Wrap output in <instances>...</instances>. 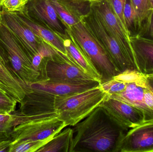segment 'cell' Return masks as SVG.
<instances>
[{
  "mask_svg": "<svg viewBox=\"0 0 153 152\" xmlns=\"http://www.w3.org/2000/svg\"><path fill=\"white\" fill-rule=\"evenodd\" d=\"M72 129L70 152H117L128 132L112 121L99 106Z\"/></svg>",
  "mask_w": 153,
  "mask_h": 152,
  "instance_id": "6da1fadb",
  "label": "cell"
},
{
  "mask_svg": "<svg viewBox=\"0 0 153 152\" xmlns=\"http://www.w3.org/2000/svg\"><path fill=\"white\" fill-rule=\"evenodd\" d=\"M0 58L13 76L24 85L39 81L40 73L32 62L17 36L2 22L0 24Z\"/></svg>",
  "mask_w": 153,
  "mask_h": 152,
  "instance_id": "7a4b0ae2",
  "label": "cell"
},
{
  "mask_svg": "<svg viewBox=\"0 0 153 152\" xmlns=\"http://www.w3.org/2000/svg\"><path fill=\"white\" fill-rule=\"evenodd\" d=\"M107 95L100 85L79 93L55 95V112L66 127H73L98 107Z\"/></svg>",
  "mask_w": 153,
  "mask_h": 152,
  "instance_id": "3957f363",
  "label": "cell"
},
{
  "mask_svg": "<svg viewBox=\"0 0 153 152\" xmlns=\"http://www.w3.org/2000/svg\"><path fill=\"white\" fill-rule=\"evenodd\" d=\"M67 29L71 39L83 52L101 77V84L120 74L105 49L82 20Z\"/></svg>",
  "mask_w": 153,
  "mask_h": 152,
  "instance_id": "277c9868",
  "label": "cell"
},
{
  "mask_svg": "<svg viewBox=\"0 0 153 152\" xmlns=\"http://www.w3.org/2000/svg\"><path fill=\"white\" fill-rule=\"evenodd\" d=\"M82 20L105 49L120 73L139 72L135 62L128 56L92 10L88 16Z\"/></svg>",
  "mask_w": 153,
  "mask_h": 152,
  "instance_id": "5b68a950",
  "label": "cell"
},
{
  "mask_svg": "<svg viewBox=\"0 0 153 152\" xmlns=\"http://www.w3.org/2000/svg\"><path fill=\"white\" fill-rule=\"evenodd\" d=\"M65 127V123L58 117L29 120L13 127L10 133L12 142L53 138Z\"/></svg>",
  "mask_w": 153,
  "mask_h": 152,
  "instance_id": "8992f818",
  "label": "cell"
},
{
  "mask_svg": "<svg viewBox=\"0 0 153 152\" xmlns=\"http://www.w3.org/2000/svg\"><path fill=\"white\" fill-rule=\"evenodd\" d=\"M92 79H95L75 63L57 58L43 60L39 81L72 82Z\"/></svg>",
  "mask_w": 153,
  "mask_h": 152,
  "instance_id": "52a82bcc",
  "label": "cell"
},
{
  "mask_svg": "<svg viewBox=\"0 0 153 152\" xmlns=\"http://www.w3.org/2000/svg\"><path fill=\"white\" fill-rule=\"evenodd\" d=\"M99 106L112 121L127 131L146 122L142 110L108 95Z\"/></svg>",
  "mask_w": 153,
  "mask_h": 152,
  "instance_id": "ba28073f",
  "label": "cell"
},
{
  "mask_svg": "<svg viewBox=\"0 0 153 152\" xmlns=\"http://www.w3.org/2000/svg\"><path fill=\"white\" fill-rule=\"evenodd\" d=\"M21 11L36 23L48 27L61 37L66 35L67 29L49 0H28Z\"/></svg>",
  "mask_w": 153,
  "mask_h": 152,
  "instance_id": "9c48e42d",
  "label": "cell"
},
{
  "mask_svg": "<svg viewBox=\"0 0 153 152\" xmlns=\"http://www.w3.org/2000/svg\"><path fill=\"white\" fill-rule=\"evenodd\" d=\"M92 10L98 15L128 56L135 61L130 37L121 26L108 0L92 1Z\"/></svg>",
  "mask_w": 153,
  "mask_h": 152,
  "instance_id": "30bf717a",
  "label": "cell"
},
{
  "mask_svg": "<svg viewBox=\"0 0 153 152\" xmlns=\"http://www.w3.org/2000/svg\"><path fill=\"white\" fill-rule=\"evenodd\" d=\"M1 12L2 22L17 36L24 51L32 62L38 53L42 40L25 26L13 12L8 11L1 6Z\"/></svg>",
  "mask_w": 153,
  "mask_h": 152,
  "instance_id": "8fae6325",
  "label": "cell"
},
{
  "mask_svg": "<svg viewBox=\"0 0 153 152\" xmlns=\"http://www.w3.org/2000/svg\"><path fill=\"white\" fill-rule=\"evenodd\" d=\"M153 152V120L131 129L119 145L117 152Z\"/></svg>",
  "mask_w": 153,
  "mask_h": 152,
  "instance_id": "7c38bea8",
  "label": "cell"
},
{
  "mask_svg": "<svg viewBox=\"0 0 153 152\" xmlns=\"http://www.w3.org/2000/svg\"><path fill=\"white\" fill-rule=\"evenodd\" d=\"M108 96L142 110L145 115L146 122L153 120V111L148 107L145 101L143 74L137 72L131 80L127 83L126 87L124 91Z\"/></svg>",
  "mask_w": 153,
  "mask_h": 152,
  "instance_id": "4fadbf2b",
  "label": "cell"
},
{
  "mask_svg": "<svg viewBox=\"0 0 153 152\" xmlns=\"http://www.w3.org/2000/svg\"><path fill=\"white\" fill-rule=\"evenodd\" d=\"M95 79L72 82L38 81L29 85L32 89L44 91L54 95H66L82 93L100 84Z\"/></svg>",
  "mask_w": 153,
  "mask_h": 152,
  "instance_id": "5bb4252c",
  "label": "cell"
},
{
  "mask_svg": "<svg viewBox=\"0 0 153 152\" xmlns=\"http://www.w3.org/2000/svg\"><path fill=\"white\" fill-rule=\"evenodd\" d=\"M138 71L145 75L153 74V42L138 36L130 37Z\"/></svg>",
  "mask_w": 153,
  "mask_h": 152,
  "instance_id": "9a60e30c",
  "label": "cell"
},
{
  "mask_svg": "<svg viewBox=\"0 0 153 152\" xmlns=\"http://www.w3.org/2000/svg\"><path fill=\"white\" fill-rule=\"evenodd\" d=\"M13 12L25 26L31 29L42 41L53 46L60 56L68 57L63 41L60 36L52 30L36 23L22 12L20 11Z\"/></svg>",
  "mask_w": 153,
  "mask_h": 152,
  "instance_id": "2e32d148",
  "label": "cell"
},
{
  "mask_svg": "<svg viewBox=\"0 0 153 152\" xmlns=\"http://www.w3.org/2000/svg\"><path fill=\"white\" fill-rule=\"evenodd\" d=\"M30 89L29 85L22 84L13 76L0 58V91L5 93L20 103Z\"/></svg>",
  "mask_w": 153,
  "mask_h": 152,
  "instance_id": "e0dca14e",
  "label": "cell"
},
{
  "mask_svg": "<svg viewBox=\"0 0 153 152\" xmlns=\"http://www.w3.org/2000/svg\"><path fill=\"white\" fill-rule=\"evenodd\" d=\"M62 38L68 57L84 71L101 84V77L79 46L71 38Z\"/></svg>",
  "mask_w": 153,
  "mask_h": 152,
  "instance_id": "ac0fdd59",
  "label": "cell"
},
{
  "mask_svg": "<svg viewBox=\"0 0 153 152\" xmlns=\"http://www.w3.org/2000/svg\"><path fill=\"white\" fill-rule=\"evenodd\" d=\"M72 137V128L65 127L37 152H70Z\"/></svg>",
  "mask_w": 153,
  "mask_h": 152,
  "instance_id": "d6986e66",
  "label": "cell"
},
{
  "mask_svg": "<svg viewBox=\"0 0 153 152\" xmlns=\"http://www.w3.org/2000/svg\"><path fill=\"white\" fill-rule=\"evenodd\" d=\"M74 17L82 19L88 16L92 10V1L90 0H58Z\"/></svg>",
  "mask_w": 153,
  "mask_h": 152,
  "instance_id": "ffe728a7",
  "label": "cell"
},
{
  "mask_svg": "<svg viewBox=\"0 0 153 152\" xmlns=\"http://www.w3.org/2000/svg\"><path fill=\"white\" fill-rule=\"evenodd\" d=\"M124 17L129 37L137 36L141 26L131 0L126 1L124 8Z\"/></svg>",
  "mask_w": 153,
  "mask_h": 152,
  "instance_id": "44dd1931",
  "label": "cell"
},
{
  "mask_svg": "<svg viewBox=\"0 0 153 152\" xmlns=\"http://www.w3.org/2000/svg\"><path fill=\"white\" fill-rule=\"evenodd\" d=\"M53 138L38 141H23L12 142L9 152H35L51 141Z\"/></svg>",
  "mask_w": 153,
  "mask_h": 152,
  "instance_id": "7402d4cb",
  "label": "cell"
},
{
  "mask_svg": "<svg viewBox=\"0 0 153 152\" xmlns=\"http://www.w3.org/2000/svg\"><path fill=\"white\" fill-rule=\"evenodd\" d=\"M49 1L59 18L66 25L67 28L75 25L80 21V20L72 15L58 0H49Z\"/></svg>",
  "mask_w": 153,
  "mask_h": 152,
  "instance_id": "603a6c76",
  "label": "cell"
},
{
  "mask_svg": "<svg viewBox=\"0 0 153 152\" xmlns=\"http://www.w3.org/2000/svg\"><path fill=\"white\" fill-rule=\"evenodd\" d=\"M131 1L141 27L152 10L150 7V0H131Z\"/></svg>",
  "mask_w": 153,
  "mask_h": 152,
  "instance_id": "cb8c5ba5",
  "label": "cell"
},
{
  "mask_svg": "<svg viewBox=\"0 0 153 152\" xmlns=\"http://www.w3.org/2000/svg\"><path fill=\"white\" fill-rule=\"evenodd\" d=\"M126 82L114 78L100 84L101 88L108 95L121 93L126 89Z\"/></svg>",
  "mask_w": 153,
  "mask_h": 152,
  "instance_id": "d4e9b609",
  "label": "cell"
},
{
  "mask_svg": "<svg viewBox=\"0 0 153 152\" xmlns=\"http://www.w3.org/2000/svg\"><path fill=\"white\" fill-rule=\"evenodd\" d=\"M114 13L124 30L128 33L124 17V10L126 0H108Z\"/></svg>",
  "mask_w": 153,
  "mask_h": 152,
  "instance_id": "484cf974",
  "label": "cell"
},
{
  "mask_svg": "<svg viewBox=\"0 0 153 152\" xmlns=\"http://www.w3.org/2000/svg\"><path fill=\"white\" fill-rule=\"evenodd\" d=\"M137 36L153 42V9L141 26Z\"/></svg>",
  "mask_w": 153,
  "mask_h": 152,
  "instance_id": "4316f807",
  "label": "cell"
},
{
  "mask_svg": "<svg viewBox=\"0 0 153 152\" xmlns=\"http://www.w3.org/2000/svg\"><path fill=\"white\" fill-rule=\"evenodd\" d=\"M145 86V101L153 111V74L144 75Z\"/></svg>",
  "mask_w": 153,
  "mask_h": 152,
  "instance_id": "83f0119b",
  "label": "cell"
},
{
  "mask_svg": "<svg viewBox=\"0 0 153 152\" xmlns=\"http://www.w3.org/2000/svg\"><path fill=\"white\" fill-rule=\"evenodd\" d=\"M17 102L5 93L0 91V111L5 113L15 111Z\"/></svg>",
  "mask_w": 153,
  "mask_h": 152,
  "instance_id": "f1b7e54d",
  "label": "cell"
},
{
  "mask_svg": "<svg viewBox=\"0 0 153 152\" xmlns=\"http://www.w3.org/2000/svg\"><path fill=\"white\" fill-rule=\"evenodd\" d=\"M28 0H3L1 7L9 12L19 11L22 10Z\"/></svg>",
  "mask_w": 153,
  "mask_h": 152,
  "instance_id": "f546056e",
  "label": "cell"
},
{
  "mask_svg": "<svg viewBox=\"0 0 153 152\" xmlns=\"http://www.w3.org/2000/svg\"><path fill=\"white\" fill-rule=\"evenodd\" d=\"M14 126V124L11 122H0V135L10 134Z\"/></svg>",
  "mask_w": 153,
  "mask_h": 152,
  "instance_id": "4dcf8cb0",
  "label": "cell"
},
{
  "mask_svg": "<svg viewBox=\"0 0 153 152\" xmlns=\"http://www.w3.org/2000/svg\"><path fill=\"white\" fill-rule=\"evenodd\" d=\"M16 118L17 115L16 113H0V122H11L13 123L15 126V122Z\"/></svg>",
  "mask_w": 153,
  "mask_h": 152,
  "instance_id": "1f68e13d",
  "label": "cell"
},
{
  "mask_svg": "<svg viewBox=\"0 0 153 152\" xmlns=\"http://www.w3.org/2000/svg\"><path fill=\"white\" fill-rule=\"evenodd\" d=\"M12 142L11 137L6 140L0 141V152H9Z\"/></svg>",
  "mask_w": 153,
  "mask_h": 152,
  "instance_id": "d6a6232c",
  "label": "cell"
},
{
  "mask_svg": "<svg viewBox=\"0 0 153 152\" xmlns=\"http://www.w3.org/2000/svg\"><path fill=\"white\" fill-rule=\"evenodd\" d=\"M10 134H1L0 135V141L6 140L10 138Z\"/></svg>",
  "mask_w": 153,
  "mask_h": 152,
  "instance_id": "836d02e7",
  "label": "cell"
},
{
  "mask_svg": "<svg viewBox=\"0 0 153 152\" xmlns=\"http://www.w3.org/2000/svg\"><path fill=\"white\" fill-rule=\"evenodd\" d=\"M150 7L151 10L153 9V0H150Z\"/></svg>",
  "mask_w": 153,
  "mask_h": 152,
  "instance_id": "e575fe53",
  "label": "cell"
},
{
  "mask_svg": "<svg viewBox=\"0 0 153 152\" xmlns=\"http://www.w3.org/2000/svg\"><path fill=\"white\" fill-rule=\"evenodd\" d=\"M1 21H2V18H1V6H0V24H1Z\"/></svg>",
  "mask_w": 153,
  "mask_h": 152,
  "instance_id": "d590c367",
  "label": "cell"
},
{
  "mask_svg": "<svg viewBox=\"0 0 153 152\" xmlns=\"http://www.w3.org/2000/svg\"><path fill=\"white\" fill-rule=\"evenodd\" d=\"M3 1V0H0V6H1V4Z\"/></svg>",
  "mask_w": 153,
  "mask_h": 152,
  "instance_id": "8d00e7d4",
  "label": "cell"
},
{
  "mask_svg": "<svg viewBox=\"0 0 153 152\" xmlns=\"http://www.w3.org/2000/svg\"><path fill=\"white\" fill-rule=\"evenodd\" d=\"M0 113H4V112H2L1 111H0ZM8 114H9V113H8Z\"/></svg>",
  "mask_w": 153,
  "mask_h": 152,
  "instance_id": "74e56055",
  "label": "cell"
},
{
  "mask_svg": "<svg viewBox=\"0 0 153 152\" xmlns=\"http://www.w3.org/2000/svg\"><path fill=\"white\" fill-rule=\"evenodd\" d=\"M90 1H96V0H90Z\"/></svg>",
  "mask_w": 153,
  "mask_h": 152,
  "instance_id": "f35d334b",
  "label": "cell"
}]
</instances>
